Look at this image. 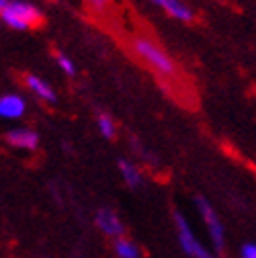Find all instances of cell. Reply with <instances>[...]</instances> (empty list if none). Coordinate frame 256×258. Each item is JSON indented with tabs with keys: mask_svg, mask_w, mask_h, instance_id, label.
<instances>
[{
	"mask_svg": "<svg viewBox=\"0 0 256 258\" xmlns=\"http://www.w3.org/2000/svg\"><path fill=\"white\" fill-rule=\"evenodd\" d=\"M152 5H156L158 9H162L170 19H176L180 23H190L195 21V13L184 0H150Z\"/></svg>",
	"mask_w": 256,
	"mask_h": 258,
	"instance_id": "7",
	"label": "cell"
},
{
	"mask_svg": "<svg viewBox=\"0 0 256 258\" xmlns=\"http://www.w3.org/2000/svg\"><path fill=\"white\" fill-rule=\"evenodd\" d=\"M86 5L92 9V11H97V13H103L111 7V0H86Z\"/></svg>",
	"mask_w": 256,
	"mask_h": 258,
	"instance_id": "14",
	"label": "cell"
},
{
	"mask_svg": "<svg viewBox=\"0 0 256 258\" xmlns=\"http://www.w3.org/2000/svg\"><path fill=\"white\" fill-rule=\"evenodd\" d=\"M172 219H174V225H176L178 244H180V248H182L190 258H213V254L197 240V236L193 234V230H190L186 217H184L180 211H174V213H172Z\"/></svg>",
	"mask_w": 256,
	"mask_h": 258,
	"instance_id": "3",
	"label": "cell"
},
{
	"mask_svg": "<svg viewBox=\"0 0 256 258\" xmlns=\"http://www.w3.org/2000/svg\"><path fill=\"white\" fill-rule=\"evenodd\" d=\"M132 51L146 63V66L160 78H168L174 80L178 78V66L176 61L168 55V51L158 45L154 39L146 37V35H136L132 37Z\"/></svg>",
	"mask_w": 256,
	"mask_h": 258,
	"instance_id": "1",
	"label": "cell"
},
{
	"mask_svg": "<svg viewBox=\"0 0 256 258\" xmlns=\"http://www.w3.org/2000/svg\"><path fill=\"white\" fill-rule=\"evenodd\" d=\"M27 113V101L17 92H7L0 96V117L3 119H21Z\"/></svg>",
	"mask_w": 256,
	"mask_h": 258,
	"instance_id": "8",
	"label": "cell"
},
{
	"mask_svg": "<svg viewBox=\"0 0 256 258\" xmlns=\"http://www.w3.org/2000/svg\"><path fill=\"white\" fill-rule=\"evenodd\" d=\"M0 19L15 31H31L43 25L41 11L27 0H0Z\"/></svg>",
	"mask_w": 256,
	"mask_h": 258,
	"instance_id": "2",
	"label": "cell"
},
{
	"mask_svg": "<svg viewBox=\"0 0 256 258\" xmlns=\"http://www.w3.org/2000/svg\"><path fill=\"white\" fill-rule=\"evenodd\" d=\"M25 86L33 92L37 99H41L45 103H55L57 101V94L51 88V84H47L43 78H39L35 74H25Z\"/></svg>",
	"mask_w": 256,
	"mask_h": 258,
	"instance_id": "9",
	"label": "cell"
},
{
	"mask_svg": "<svg viewBox=\"0 0 256 258\" xmlns=\"http://www.w3.org/2000/svg\"><path fill=\"white\" fill-rule=\"evenodd\" d=\"M117 168H119V174H121V178H123V182H125L127 186L138 188V186L144 184V174H142V170H140L134 162H130V160L119 158V160H117Z\"/></svg>",
	"mask_w": 256,
	"mask_h": 258,
	"instance_id": "10",
	"label": "cell"
},
{
	"mask_svg": "<svg viewBox=\"0 0 256 258\" xmlns=\"http://www.w3.org/2000/svg\"><path fill=\"white\" fill-rule=\"evenodd\" d=\"M5 142L11 148L33 152L39 146V134L35 132L33 127H13L5 134Z\"/></svg>",
	"mask_w": 256,
	"mask_h": 258,
	"instance_id": "5",
	"label": "cell"
},
{
	"mask_svg": "<svg viewBox=\"0 0 256 258\" xmlns=\"http://www.w3.org/2000/svg\"><path fill=\"white\" fill-rule=\"evenodd\" d=\"M113 252L117 258H142V248L127 236H121L113 242Z\"/></svg>",
	"mask_w": 256,
	"mask_h": 258,
	"instance_id": "11",
	"label": "cell"
},
{
	"mask_svg": "<svg viewBox=\"0 0 256 258\" xmlns=\"http://www.w3.org/2000/svg\"><path fill=\"white\" fill-rule=\"evenodd\" d=\"M94 223H97V228L109 238L117 240V238L125 236V225L111 207H103V209H99L97 213H94Z\"/></svg>",
	"mask_w": 256,
	"mask_h": 258,
	"instance_id": "6",
	"label": "cell"
},
{
	"mask_svg": "<svg viewBox=\"0 0 256 258\" xmlns=\"http://www.w3.org/2000/svg\"><path fill=\"white\" fill-rule=\"evenodd\" d=\"M97 127H99V134L105 138V140H113L115 138V132H117V127H115V121L109 113H99L97 117Z\"/></svg>",
	"mask_w": 256,
	"mask_h": 258,
	"instance_id": "12",
	"label": "cell"
},
{
	"mask_svg": "<svg viewBox=\"0 0 256 258\" xmlns=\"http://www.w3.org/2000/svg\"><path fill=\"white\" fill-rule=\"evenodd\" d=\"M55 63H57V68H59L63 74H66V76H70V78L76 76V66H74V61H72L66 53L57 51V53H55Z\"/></svg>",
	"mask_w": 256,
	"mask_h": 258,
	"instance_id": "13",
	"label": "cell"
},
{
	"mask_svg": "<svg viewBox=\"0 0 256 258\" xmlns=\"http://www.w3.org/2000/svg\"><path fill=\"white\" fill-rule=\"evenodd\" d=\"M240 258H256V244H244L240 250Z\"/></svg>",
	"mask_w": 256,
	"mask_h": 258,
	"instance_id": "15",
	"label": "cell"
},
{
	"mask_svg": "<svg viewBox=\"0 0 256 258\" xmlns=\"http://www.w3.org/2000/svg\"><path fill=\"white\" fill-rule=\"evenodd\" d=\"M197 209L207 225V230H209V238L215 246V250H221L223 244H226V232H223V225H221V219L217 215V211L213 209V205L203 199V197H197Z\"/></svg>",
	"mask_w": 256,
	"mask_h": 258,
	"instance_id": "4",
	"label": "cell"
}]
</instances>
